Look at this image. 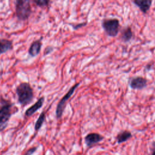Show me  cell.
<instances>
[{
	"label": "cell",
	"mask_w": 155,
	"mask_h": 155,
	"mask_svg": "<svg viewBox=\"0 0 155 155\" xmlns=\"http://www.w3.org/2000/svg\"><path fill=\"white\" fill-rule=\"evenodd\" d=\"M18 102L22 107L30 104L34 99V91L30 84L27 82L19 83L16 87Z\"/></svg>",
	"instance_id": "1"
},
{
	"label": "cell",
	"mask_w": 155,
	"mask_h": 155,
	"mask_svg": "<svg viewBox=\"0 0 155 155\" xmlns=\"http://www.w3.org/2000/svg\"><path fill=\"white\" fill-rule=\"evenodd\" d=\"M18 109L15 104L9 100L1 98L0 106V125H7L12 116L17 113Z\"/></svg>",
	"instance_id": "2"
},
{
	"label": "cell",
	"mask_w": 155,
	"mask_h": 155,
	"mask_svg": "<svg viewBox=\"0 0 155 155\" xmlns=\"http://www.w3.org/2000/svg\"><path fill=\"white\" fill-rule=\"evenodd\" d=\"M15 6L16 16L18 20L24 21L30 18L32 13V8L30 1L17 0L15 1Z\"/></svg>",
	"instance_id": "3"
},
{
	"label": "cell",
	"mask_w": 155,
	"mask_h": 155,
	"mask_svg": "<svg viewBox=\"0 0 155 155\" xmlns=\"http://www.w3.org/2000/svg\"><path fill=\"white\" fill-rule=\"evenodd\" d=\"M101 26L105 34L110 37H116L120 30V21L116 18H104Z\"/></svg>",
	"instance_id": "4"
},
{
	"label": "cell",
	"mask_w": 155,
	"mask_h": 155,
	"mask_svg": "<svg viewBox=\"0 0 155 155\" xmlns=\"http://www.w3.org/2000/svg\"><path fill=\"white\" fill-rule=\"evenodd\" d=\"M80 84H81V82H79L74 84L73 85H72L71 88L68 90V91L66 93V94L58 102L56 107V110H55V114L57 119H60L62 117L64 111L66 108L67 101L73 95V94L74 93L75 90L79 87Z\"/></svg>",
	"instance_id": "5"
},
{
	"label": "cell",
	"mask_w": 155,
	"mask_h": 155,
	"mask_svg": "<svg viewBox=\"0 0 155 155\" xmlns=\"http://www.w3.org/2000/svg\"><path fill=\"white\" fill-rule=\"evenodd\" d=\"M130 87L133 90H142L148 85V80L142 76H136L130 78L128 80Z\"/></svg>",
	"instance_id": "6"
},
{
	"label": "cell",
	"mask_w": 155,
	"mask_h": 155,
	"mask_svg": "<svg viewBox=\"0 0 155 155\" xmlns=\"http://www.w3.org/2000/svg\"><path fill=\"white\" fill-rule=\"evenodd\" d=\"M42 37H41L40 39L33 41L31 43L28 50V53L31 57H36L40 53L42 46Z\"/></svg>",
	"instance_id": "7"
},
{
	"label": "cell",
	"mask_w": 155,
	"mask_h": 155,
	"mask_svg": "<svg viewBox=\"0 0 155 155\" xmlns=\"http://www.w3.org/2000/svg\"><path fill=\"white\" fill-rule=\"evenodd\" d=\"M104 137L97 133H90L84 137L85 143L87 146L90 147L95 143H97L104 139Z\"/></svg>",
	"instance_id": "8"
},
{
	"label": "cell",
	"mask_w": 155,
	"mask_h": 155,
	"mask_svg": "<svg viewBox=\"0 0 155 155\" xmlns=\"http://www.w3.org/2000/svg\"><path fill=\"white\" fill-rule=\"evenodd\" d=\"M44 101H45L44 96L40 97L34 104H33L31 107H30L25 110L24 113L25 116L26 117H30L31 116H32L38 110H39L40 108H42L44 103Z\"/></svg>",
	"instance_id": "9"
},
{
	"label": "cell",
	"mask_w": 155,
	"mask_h": 155,
	"mask_svg": "<svg viewBox=\"0 0 155 155\" xmlns=\"http://www.w3.org/2000/svg\"><path fill=\"white\" fill-rule=\"evenodd\" d=\"M120 31V34L119 38L120 41L124 43L130 42L134 37V33L130 26L128 25L123 27Z\"/></svg>",
	"instance_id": "10"
},
{
	"label": "cell",
	"mask_w": 155,
	"mask_h": 155,
	"mask_svg": "<svg viewBox=\"0 0 155 155\" xmlns=\"http://www.w3.org/2000/svg\"><path fill=\"white\" fill-rule=\"evenodd\" d=\"M132 2L143 13L147 14L152 5V0H134Z\"/></svg>",
	"instance_id": "11"
},
{
	"label": "cell",
	"mask_w": 155,
	"mask_h": 155,
	"mask_svg": "<svg viewBox=\"0 0 155 155\" xmlns=\"http://www.w3.org/2000/svg\"><path fill=\"white\" fill-rule=\"evenodd\" d=\"M13 48L12 41L5 38H0V54L12 50Z\"/></svg>",
	"instance_id": "12"
},
{
	"label": "cell",
	"mask_w": 155,
	"mask_h": 155,
	"mask_svg": "<svg viewBox=\"0 0 155 155\" xmlns=\"http://www.w3.org/2000/svg\"><path fill=\"white\" fill-rule=\"evenodd\" d=\"M132 137L131 133L128 130H122L120 131L116 137L117 142L118 143H121L124 142H126L129 139Z\"/></svg>",
	"instance_id": "13"
},
{
	"label": "cell",
	"mask_w": 155,
	"mask_h": 155,
	"mask_svg": "<svg viewBox=\"0 0 155 155\" xmlns=\"http://www.w3.org/2000/svg\"><path fill=\"white\" fill-rule=\"evenodd\" d=\"M46 119V112L45 111H42L39 114L38 118L37 119L35 124V131H38L42 127L44 122H45Z\"/></svg>",
	"instance_id": "14"
},
{
	"label": "cell",
	"mask_w": 155,
	"mask_h": 155,
	"mask_svg": "<svg viewBox=\"0 0 155 155\" xmlns=\"http://www.w3.org/2000/svg\"><path fill=\"white\" fill-rule=\"evenodd\" d=\"M31 2L41 8L48 7L50 5V4L52 2L49 0H33Z\"/></svg>",
	"instance_id": "15"
},
{
	"label": "cell",
	"mask_w": 155,
	"mask_h": 155,
	"mask_svg": "<svg viewBox=\"0 0 155 155\" xmlns=\"http://www.w3.org/2000/svg\"><path fill=\"white\" fill-rule=\"evenodd\" d=\"M87 22H83L78 23V24H69V25L72 26V27L73 28V29L74 30L79 29L81 27H83L87 25Z\"/></svg>",
	"instance_id": "16"
},
{
	"label": "cell",
	"mask_w": 155,
	"mask_h": 155,
	"mask_svg": "<svg viewBox=\"0 0 155 155\" xmlns=\"http://www.w3.org/2000/svg\"><path fill=\"white\" fill-rule=\"evenodd\" d=\"M54 50V47L51 45H48L45 48H44V54L43 56H46L50 53H51Z\"/></svg>",
	"instance_id": "17"
},
{
	"label": "cell",
	"mask_w": 155,
	"mask_h": 155,
	"mask_svg": "<svg viewBox=\"0 0 155 155\" xmlns=\"http://www.w3.org/2000/svg\"><path fill=\"white\" fill-rule=\"evenodd\" d=\"M37 150V147H31L30 148H29L25 153L24 155H31L33 154L35 151L36 150Z\"/></svg>",
	"instance_id": "18"
},
{
	"label": "cell",
	"mask_w": 155,
	"mask_h": 155,
	"mask_svg": "<svg viewBox=\"0 0 155 155\" xmlns=\"http://www.w3.org/2000/svg\"><path fill=\"white\" fill-rule=\"evenodd\" d=\"M153 65H154V64H153V62H152L151 63L149 62V63L147 64V65H146L145 67V71H149L153 70Z\"/></svg>",
	"instance_id": "19"
},
{
	"label": "cell",
	"mask_w": 155,
	"mask_h": 155,
	"mask_svg": "<svg viewBox=\"0 0 155 155\" xmlns=\"http://www.w3.org/2000/svg\"><path fill=\"white\" fill-rule=\"evenodd\" d=\"M7 125H0V132L4 130L5 129V128L7 127Z\"/></svg>",
	"instance_id": "20"
},
{
	"label": "cell",
	"mask_w": 155,
	"mask_h": 155,
	"mask_svg": "<svg viewBox=\"0 0 155 155\" xmlns=\"http://www.w3.org/2000/svg\"><path fill=\"white\" fill-rule=\"evenodd\" d=\"M155 153V151H154V143L153 142V150H152V154L151 155H154Z\"/></svg>",
	"instance_id": "21"
},
{
	"label": "cell",
	"mask_w": 155,
	"mask_h": 155,
	"mask_svg": "<svg viewBox=\"0 0 155 155\" xmlns=\"http://www.w3.org/2000/svg\"><path fill=\"white\" fill-rule=\"evenodd\" d=\"M2 71H0V79L2 77Z\"/></svg>",
	"instance_id": "22"
}]
</instances>
